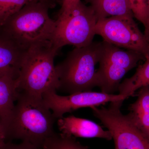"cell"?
<instances>
[{
  "label": "cell",
  "mask_w": 149,
  "mask_h": 149,
  "mask_svg": "<svg viewBox=\"0 0 149 149\" xmlns=\"http://www.w3.org/2000/svg\"><path fill=\"white\" fill-rule=\"evenodd\" d=\"M56 120L42 97L19 93L6 129V140H19L42 148L56 133L54 128Z\"/></svg>",
  "instance_id": "6da1fadb"
},
{
  "label": "cell",
  "mask_w": 149,
  "mask_h": 149,
  "mask_svg": "<svg viewBox=\"0 0 149 149\" xmlns=\"http://www.w3.org/2000/svg\"><path fill=\"white\" fill-rule=\"evenodd\" d=\"M57 0H35L28 3L3 27L7 36L23 49L52 42L56 21L49 16V10Z\"/></svg>",
  "instance_id": "7a4b0ae2"
},
{
  "label": "cell",
  "mask_w": 149,
  "mask_h": 149,
  "mask_svg": "<svg viewBox=\"0 0 149 149\" xmlns=\"http://www.w3.org/2000/svg\"><path fill=\"white\" fill-rule=\"evenodd\" d=\"M58 50L52 42H48L25 51L17 78L19 93L42 97L47 91L58 89L54 59Z\"/></svg>",
  "instance_id": "3957f363"
},
{
  "label": "cell",
  "mask_w": 149,
  "mask_h": 149,
  "mask_svg": "<svg viewBox=\"0 0 149 149\" xmlns=\"http://www.w3.org/2000/svg\"><path fill=\"white\" fill-rule=\"evenodd\" d=\"M102 49L103 42H93L70 52L63 61L55 66L58 90L70 95L91 91L96 87L95 66L100 61Z\"/></svg>",
  "instance_id": "277c9868"
},
{
  "label": "cell",
  "mask_w": 149,
  "mask_h": 149,
  "mask_svg": "<svg viewBox=\"0 0 149 149\" xmlns=\"http://www.w3.org/2000/svg\"><path fill=\"white\" fill-rule=\"evenodd\" d=\"M56 21L52 42L58 49L67 45L83 47L93 42L97 19L92 8L81 1L69 10L60 12Z\"/></svg>",
  "instance_id": "5b68a950"
},
{
  "label": "cell",
  "mask_w": 149,
  "mask_h": 149,
  "mask_svg": "<svg viewBox=\"0 0 149 149\" xmlns=\"http://www.w3.org/2000/svg\"><path fill=\"white\" fill-rule=\"evenodd\" d=\"M123 101L112 102L107 108L94 107L93 114L110 132L115 149H149L148 138L120 111Z\"/></svg>",
  "instance_id": "8992f818"
},
{
  "label": "cell",
  "mask_w": 149,
  "mask_h": 149,
  "mask_svg": "<svg viewBox=\"0 0 149 149\" xmlns=\"http://www.w3.org/2000/svg\"><path fill=\"white\" fill-rule=\"evenodd\" d=\"M143 59L145 58L142 54L123 50L104 41L100 68L96 71V87L103 93L113 94L118 91L123 77Z\"/></svg>",
  "instance_id": "52a82bcc"
},
{
  "label": "cell",
  "mask_w": 149,
  "mask_h": 149,
  "mask_svg": "<svg viewBox=\"0 0 149 149\" xmlns=\"http://www.w3.org/2000/svg\"><path fill=\"white\" fill-rule=\"evenodd\" d=\"M133 17H111L97 22L96 35L104 41L143 55L149 54V42L139 29Z\"/></svg>",
  "instance_id": "ba28073f"
},
{
  "label": "cell",
  "mask_w": 149,
  "mask_h": 149,
  "mask_svg": "<svg viewBox=\"0 0 149 149\" xmlns=\"http://www.w3.org/2000/svg\"><path fill=\"white\" fill-rule=\"evenodd\" d=\"M56 91L52 90L47 91L43 94L42 97L56 119L61 118L65 113L81 108H92L107 103L124 101L128 98L119 94L115 95L92 91L61 96L57 94Z\"/></svg>",
  "instance_id": "9c48e42d"
},
{
  "label": "cell",
  "mask_w": 149,
  "mask_h": 149,
  "mask_svg": "<svg viewBox=\"0 0 149 149\" xmlns=\"http://www.w3.org/2000/svg\"><path fill=\"white\" fill-rule=\"evenodd\" d=\"M58 126L61 134L73 138H100L111 140V134L95 123L85 118L70 116L58 120Z\"/></svg>",
  "instance_id": "30bf717a"
},
{
  "label": "cell",
  "mask_w": 149,
  "mask_h": 149,
  "mask_svg": "<svg viewBox=\"0 0 149 149\" xmlns=\"http://www.w3.org/2000/svg\"><path fill=\"white\" fill-rule=\"evenodd\" d=\"M17 78L13 74L0 75V121L6 131L19 94Z\"/></svg>",
  "instance_id": "8fae6325"
},
{
  "label": "cell",
  "mask_w": 149,
  "mask_h": 149,
  "mask_svg": "<svg viewBox=\"0 0 149 149\" xmlns=\"http://www.w3.org/2000/svg\"><path fill=\"white\" fill-rule=\"evenodd\" d=\"M25 51L7 36L0 37V75L17 76Z\"/></svg>",
  "instance_id": "7c38bea8"
},
{
  "label": "cell",
  "mask_w": 149,
  "mask_h": 149,
  "mask_svg": "<svg viewBox=\"0 0 149 149\" xmlns=\"http://www.w3.org/2000/svg\"><path fill=\"white\" fill-rule=\"evenodd\" d=\"M139 90L138 98L130 105L128 115L149 139V85Z\"/></svg>",
  "instance_id": "4fadbf2b"
},
{
  "label": "cell",
  "mask_w": 149,
  "mask_h": 149,
  "mask_svg": "<svg viewBox=\"0 0 149 149\" xmlns=\"http://www.w3.org/2000/svg\"><path fill=\"white\" fill-rule=\"evenodd\" d=\"M98 20L111 17H133L127 0H88Z\"/></svg>",
  "instance_id": "5bb4252c"
},
{
  "label": "cell",
  "mask_w": 149,
  "mask_h": 149,
  "mask_svg": "<svg viewBox=\"0 0 149 149\" xmlns=\"http://www.w3.org/2000/svg\"><path fill=\"white\" fill-rule=\"evenodd\" d=\"M143 64L139 65L135 74L125 79L118 87L119 94L129 97L137 90L149 85V54Z\"/></svg>",
  "instance_id": "9a60e30c"
},
{
  "label": "cell",
  "mask_w": 149,
  "mask_h": 149,
  "mask_svg": "<svg viewBox=\"0 0 149 149\" xmlns=\"http://www.w3.org/2000/svg\"><path fill=\"white\" fill-rule=\"evenodd\" d=\"M43 149H88L75 140V138L56 133L48 139Z\"/></svg>",
  "instance_id": "2e32d148"
},
{
  "label": "cell",
  "mask_w": 149,
  "mask_h": 149,
  "mask_svg": "<svg viewBox=\"0 0 149 149\" xmlns=\"http://www.w3.org/2000/svg\"><path fill=\"white\" fill-rule=\"evenodd\" d=\"M35 0H0V27H3L25 5Z\"/></svg>",
  "instance_id": "e0dca14e"
},
{
  "label": "cell",
  "mask_w": 149,
  "mask_h": 149,
  "mask_svg": "<svg viewBox=\"0 0 149 149\" xmlns=\"http://www.w3.org/2000/svg\"><path fill=\"white\" fill-rule=\"evenodd\" d=\"M133 16L146 26L149 16L148 0H127Z\"/></svg>",
  "instance_id": "ac0fdd59"
},
{
  "label": "cell",
  "mask_w": 149,
  "mask_h": 149,
  "mask_svg": "<svg viewBox=\"0 0 149 149\" xmlns=\"http://www.w3.org/2000/svg\"><path fill=\"white\" fill-rule=\"evenodd\" d=\"M0 149H43L33 146L32 144L26 142H21L16 144L10 142H6V143L0 147Z\"/></svg>",
  "instance_id": "d6986e66"
},
{
  "label": "cell",
  "mask_w": 149,
  "mask_h": 149,
  "mask_svg": "<svg viewBox=\"0 0 149 149\" xmlns=\"http://www.w3.org/2000/svg\"><path fill=\"white\" fill-rule=\"evenodd\" d=\"M80 1V0H63L62 7L60 12L69 10L74 7Z\"/></svg>",
  "instance_id": "ffe728a7"
},
{
  "label": "cell",
  "mask_w": 149,
  "mask_h": 149,
  "mask_svg": "<svg viewBox=\"0 0 149 149\" xmlns=\"http://www.w3.org/2000/svg\"><path fill=\"white\" fill-rule=\"evenodd\" d=\"M6 142L5 129L0 121V147L3 146Z\"/></svg>",
  "instance_id": "44dd1931"
},
{
  "label": "cell",
  "mask_w": 149,
  "mask_h": 149,
  "mask_svg": "<svg viewBox=\"0 0 149 149\" xmlns=\"http://www.w3.org/2000/svg\"><path fill=\"white\" fill-rule=\"evenodd\" d=\"M148 5L149 10V16L148 19V22H147L146 26L145 27V31H144V34L145 37L148 41H149V0H148Z\"/></svg>",
  "instance_id": "7402d4cb"
},
{
  "label": "cell",
  "mask_w": 149,
  "mask_h": 149,
  "mask_svg": "<svg viewBox=\"0 0 149 149\" xmlns=\"http://www.w3.org/2000/svg\"></svg>",
  "instance_id": "603a6c76"
}]
</instances>
